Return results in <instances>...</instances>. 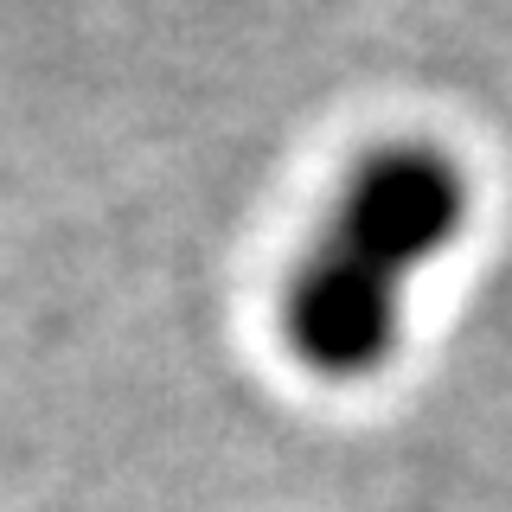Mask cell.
Masks as SVG:
<instances>
[{"instance_id": "cell-1", "label": "cell", "mask_w": 512, "mask_h": 512, "mask_svg": "<svg viewBox=\"0 0 512 512\" xmlns=\"http://www.w3.org/2000/svg\"><path fill=\"white\" fill-rule=\"evenodd\" d=\"M468 218L461 167L442 148H378L340 192L320 244L295 263L282 327L320 378H365L397 340V295Z\"/></svg>"}]
</instances>
